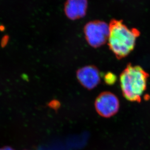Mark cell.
I'll list each match as a JSON object with an SVG mask.
<instances>
[{
    "label": "cell",
    "mask_w": 150,
    "mask_h": 150,
    "mask_svg": "<svg viewBox=\"0 0 150 150\" xmlns=\"http://www.w3.org/2000/svg\"><path fill=\"white\" fill-rule=\"evenodd\" d=\"M109 26V48L117 58L126 57L134 49L140 31L135 28L129 29L122 20L117 19H112Z\"/></svg>",
    "instance_id": "6da1fadb"
},
{
    "label": "cell",
    "mask_w": 150,
    "mask_h": 150,
    "mask_svg": "<svg viewBox=\"0 0 150 150\" xmlns=\"http://www.w3.org/2000/svg\"><path fill=\"white\" fill-rule=\"evenodd\" d=\"M147 78L142 67L128 66L120 76V87L125 98L131 101H139L146 90Z\"/></svg>",
    "instance_id": "7a4b0ae2"
},
{
    "label": "cell",
    "mask_w": 150,
    "mask_h": 150,
    "mask_svg": "<svg viewBox=\"0 0 150 150\" xmlns=\"http://www.w3.org/2000/svg\"><path fill=\"white\" fill-rule=\"evenodd\" d=\"M83 32L88 44L95 48L99 47L108 39L109 25L102 21H89L85 25Z\"/></svg>",
    "instance_id": "3957f363"
},
{
    "label": "cell",
    "mask_w": 150,
    "mask_h": 150,
    "mask_svg": "<svg viewBox=\"0 0 150 150\" xmlns=\"http://www.w3.org/2000/svg\"><path fill=\"white\" fill-rule=\"evenodd\" d=\"M97 112L101 116L109 118L116 114L120 107L117 96L110 92H104L97 97L95 101Z\"/></svg>",
    "instance_id": "277c9868"
},
{
    "label": "cell",
    "mask_w": 150,
    "mask_h": 150,
    "mask_svg": "<svg viewBox=\"0 0 150 150\" xmlns=\"http://www.w3.org/2000/svg\"><path fill=\"white\" fill-rule=\"evenodd\" d=\"M77 76L81 84L88 89L95 88L100 80L99 71L93 66H86L78 70Z\"/></svg>",
    "instance_id": "5b68a950"
},
{
    "label": "cell",
    "mask_w": 150,
    "mask_h": 150,
    "mask_svg": "<svg viewBox=\"0 0 150 150\" xmlns=\"http://www.w3.org/2000/svg\"><path fill=\"white\" fill-rule=\"evenodd\" d=\"M88 6V0H67L64 11L68 18L71 20H78L85 17Z\"/></svg>",
    "instance_id": "8992f818"
},
{
    "label": "cell",
    "mask_w": 150,
    "mask_h": 150,
    "mask_svg": "<svg viewBox=\"0 0 150 150\" xmlns=\"http://www.w3.org/2000/svg\"><path fill=\"white\" fill-rule=\"evenodd\" d=\"M116 76L111 73H108L105 76V82L108 84H112L115 82L116 81Z\"/></svg>",
    "instance_id": "52a82bcc"
},
{
    "label": "cell",
    "mask_w": 150,
    "mask_h": 150,
    "mask_svg": "<svg viewBox=\"0 0 150 150\" xmlns=\"http://www.w3.org/2000/svg\"><path fill=\"white\" fill-rule=\"evenodd\" d=\"M0 150H14V149H12V148L8 147V146H6L4 147L1 148H0Z\"/></svg>",
    "instance_id": "ba28073f"
}]
</instances>
